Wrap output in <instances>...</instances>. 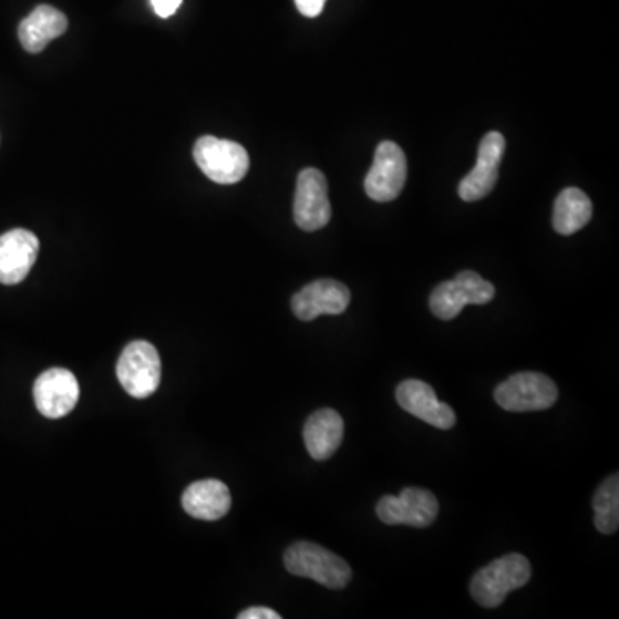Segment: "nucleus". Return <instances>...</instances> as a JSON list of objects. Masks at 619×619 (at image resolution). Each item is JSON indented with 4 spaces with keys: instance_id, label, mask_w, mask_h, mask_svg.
<instances>
[{
    "instance_id": "8",
    "label": "nucleus",
    "mask_w": 619,
    "mask_h": 619,
    "mask_svg": "<svg viewBox=\"0 0 619 619\" xmlns=\"http://www.w3.org/2000/svg\"><path fill=\"white\" fill-rule=\"evenodd\" d=\"M295 223L303 231H319L331 220L332 208L329 202L328 179L319 169L308 167L298 176L295 193Z\"/></svg>"
},
{
    "instance_id": "21",
    "label": "nucleus",
    "mask_w": 619,
    "mask_h": 619,
    "mask_svg": "<svg viewBox=\"0 0 619 619\" xmlns=\"http://www.w3.org/2000/svg\"><path fill=\"white\" fill-rule=\"evenodd\" d=\"M151 2L154 11L164 20L171 18L179 9V6L183 4V0H151Z\"/></svg>"
},
{
    "instance_id": "5",
    "label": "nucleus",
    "mask_w": 619,
    "mask_h": 619,
    "mask_svg": "<svg viewBox=\"0 0 619 619\" xmlns=\"http://www.w3.org/2000/svg\"><path fill=\"white\" fill-rule=\"evenodd\" d=\"M496 289L474 270H463L453 281L441 282L431 295V310L437 319L453 320L466 305H487Z\"/></svg>"
},
{
    "instance_id": "3",
    "label": "nucleus",
    "mask_w": 619,
    "mask_h": 619,
    "mask_svg": "<svg viewBox=\"0 0 619 619\" xmlns=\"http://www.w3.org/2000/svg\"><path fill=\"white\" fill-rule=\"evenodd\" d=\"M558 385L539 372H519L494 391V400L506 412H543L558 401Z\"/></svg>"
},
{
    "instance_id": "20",
    "label": "nucleus",
    "mask_w": 619,
    "mask_h": 619,
    "mask_svg": "<svg viewBox=\"0 0 619 619\" xmlns=\"http://www.w3.org/2000/svg\"><path fill=\"white\" fill-rule=\"evenodd\" d=\"M326 2H328V0H295L298 11L307 16V18H317V16L323 11Z\"/></svg>"
},
{
    "instance_id": "19",
    "label": "nucleus",
    "mask_w": 619,
    "mask_h": 619,
    "mask_svg": "<svg viewBox=\"0 0 619 619\" xmlns=\"http://www.w3.org/2000/svg\"><path fill=\"white\" fill-rule=\"evenodd\" d=\"M594 524L600 534L612 535L619 527V477L611 475L594 496Z\"/></svg>"
},
{
    "instance_id": "6",
    "label": "nucleus",
    "mask_w": 619,
    "mask_h": 619,
    "mask_svg": "<svg viewBox=\"0 0 619 619\" xmlns=\"http://www.w3.org/2000/svg\"><path fill=\"white\" fill-rule=\"evenodd\" d=\"M117 379L130 396H152L161 384V357L148 341H133L124 348L117 362Z\"/></svg>"
},
{
    "instance_id": "7",
    "label": "nucleus",
    "mask_w": 619,
    "mask_h": 619,
    "mask_svg": "<svg viewBox=\"0 0 619 619\" xmlns=\"http://www.w3.org/2000/svg\"><path fill=\"white\" fill-rule=\"evenodd\" d=\"M375 512L385 525L427 528L437 518L439 503L437 497L425 488L406 487L400 496H384L379 499Z\"/></svg>"
},
{
    "instance_id": "9",
    "label": "nucleus",
    "mask_w": 619,
    "mask_h": 619,
    "mask_svg": "<svg viewBox=\"0 0 619 619\" xmlns=\"http://www.w3.org/2000/svg\"><path fill=\"white\" fill-rule=\"evenodd\" d=\"M406 157L394 142H382L365 177V192L372 200L393 202L406 183Z\"/></svg>"
},
{
    "instance_id": "15",
    "label": "nucleus",
    "mask_w": 619,
    "mask_h": 619,
    "mask_svg": "<svg viewBox=\"0 0 619 619\" xmlns=\"http://www.w3.org/2000/svg\"><path fill=\"white\" fill-rule=\"evenodd\" d=\"M182 503L185 512L193 518L216 522L229 513L233 499L224 482L207 478L186 487Z\"/></svg>"
},
{
    "instance_id": "13",
    "label": "nucleus",
    "mask_w": 619,
    "mask_h": 619,
    "mask_svg": "<svg viewBox=\"0 0 619 619\" xmlns=\"http://www.w3.org/2000/svg\"><path fill=\"white\" fill-rule=\"evenodd\" d=\"M396 401L404 412L423 422L431 423L439 431H450L456 423V413L450 404L441 403L435 396V391L427 382L410 381L401 382L396 389Z\"/></svg>"
},
{
    "instance_id": "14",
    "label": "nucleus",
    "mask_w": 619,
    "mask_h": 619,
    "mask_svg": "<svg viewBox=\"0 0 619 619\" xmlns=\"http://www.w3.org/2000/svg\"><path fill=\"white\" fill-rule=\"evenodd\" d=\"M39 238L27 229H12L0 236V282L20 285L39 257Z\"/></svg>"
},
{
    "instance_id": "22",
    "label": "nucleus",
    "mask_w": 619,
    "mask_h": 619,
    "mask_svg": "<svg viewBox=\"0 0 619 619\" xmlns=\"http://www.w3.org/2000/svg\"><path fill=\"white\" fill-rule=\"evenodd\" d=\"M238 618L239 619H281V615H279V612L272 611V609L260 608V606H257V608L245 609V611L239 612Z\"/></svg>"
},
{
    "instance_id": "17",
    "label": "nucleus",
    "mask_w": 619,
    "mask_h": 619,
    "mask_svg": "<svg viewBox=\"0 0 619 619\" xmlns=\"http://www.w3.org/2000/svg\"><path fill=\"white\" fill-rule=\"evenodd\" d=\"M66 30L68 18L64 12L52 6L43 4L21 21L18 35H20L24 51L30 54H39L52 40L64 35Z\"/></svg>"
},
{
    "instance_id": "2",
    "label": "nucleus",
    "mask_w": 619,
    "mask_h": 619,
    "mask_svg": "<svg viewBox=\"0 0 619 619\" xmlns=\"http://www.w3.org/2000/svg\"><path fill=\"white\" fill-rule=\"evenodd\" d=\"M285 566L295 577L310 578L328 589H344L351 581L350 565L319 544L297 543L285 553Z\"/></svg>"
},
{
    "instance_id": "16",
    "label": "nucleus",
    "mask_w": 619,
    "mask_h": 619,
    "mask_svg": "<svg viewBox=\"0 0 619 619\" xmlns=\"http://www.w3.org/2000/svg\"><path fill=\"white\" fill-rule=\"evenodd\" d=\"M343 435L344 422L336 410H319L305 423V446L317 462L331 458L343 443Z\"/></svg>"
},
{
    "instance_id": "18",
    "label": "nucleus",
    "mask_w": 619,
    "mask_h": 619,
    "mask_svg": "<svg viewBox=\"0 0 619 619\" xmlns=\"http://www.w3.org/2000/svg\"><path fill=\"white\" fill-rule=\"evenodd\" d=\"M592 202L581 189H563L554 202V231L563 236L575 235L592 219Z\"/></svg>"
},
{
    "instance_id": "10",
    "label": "nucleus",
    "mask_w": 619,
    "mask_h": 619,
    "mask_svg": "<svg viewBox=\"0 0 619 619\" xmlns=\"http://www.w3.org/2000/svg\"><path fill=\"white\" fill-rule=\"evenodd\" d=\"M351 292L343 282L319 279L298 291L291 300L292 313L303 322L320 316H341L350 307Z\"/></svg>"
},
{
    "instance_id": "4",
    "label": "nucleus",
    "mask_w": 619,
    "mask_h": 619,
    "mask_svg": "<svg viewBox=\"0 0 619 619\" xmlns=\"http://www.w3.org/2000/svg\"><path fill=\"white\" fill-rule=\"evenodd\" d=\"M193 157L202 173L217 185H235L247 176L250 167L248 152L239 143L219 140L216 136H202Z\"/></svg>"
},
{
    "instance_id": "1",
    "label": "nucleus",
    "mask_w": 619,
    "mask_h": 619,
    "mask_svg": "<svg viewBox=\"0 0 619 619\" xmlns=\"http://www.w3.org/2000/svg\"><path fill=\"white\" fill-rule=\"evenodd\" d=\"M530 563L522 554H506L485 566L472 578L470 592L475 602L484 608L494 609L503 605L513 590L522 589L530 581Z\"/></svg>"
},
{
    "instance_id": "12",
    "label": "nucleus",
    "mask_w": 619,
    "mask_h": 619,
    "mask_svg": "<svg viewBox=\"0 0 619 619\" xmlns=\"http://www.w3.org/2000/svg\"><path fill=\"white\" fill-rule=\"evenodd\" d=\"M504 148H506V140L501 133L491 132L482 138L477 164L460 183L458 193L462 200L478 202L493 192L499 177Z\"/></svg>"
},
{
    "instance_id": "11",
    "label": "nucleus",
    "mask_w": 619,
    "mask_h": 619,
    "mask_svg": "<svg viewBox=\"0 0 619 619\" xmlns=\"http://www.w3.org/2000/svg\"><path fill=\"white\" fill-rule=\"evenodd\" d=\"M37 410L45 419L58 420L70 415L80 400V384L68 369L43 372L33 385Z\"/></svg>"
}]
</instances>
